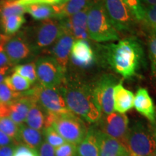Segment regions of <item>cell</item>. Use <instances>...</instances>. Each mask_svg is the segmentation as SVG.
Segmentation results:
<instances>
[{
  "label": "cell",
  "mask_w": 156,
  "mask_h": 156,
  "mask_svg": "<svg viewBox=\"0 0 156 156\" xmlns=\"http://www.w3.org/2000/svg\"><path fill=\"white\" fill-rule=\"evenodd\" d=\"M87 24L89 38L95 42H111L119 40L118 31L109 20L102 0L94 4L89 9Z\"/></svg>",
  "instance_id": "3957f363"
},
{
  "label": "cell",
  "mask_w": 156,
  "mask_h": 156,
  "mask_svg": "<svg viewBox=\"0 0 156 156\" xmlns=\"http://www.w3.org/2000/svg\"><path fill=\"white\" fill-rule=\"evenodd\" d=\"M11 67V65H7L0 68V84L3 83L5 78L7 77V75L9 73V70H10Z\"/></svg>",
  "instance_id": "60d3db41"
},
{
  "label": "cell",
  "mask_w": 156,
  "mask_h": 156,
  "mask_svg": "<svg viewBox=\"0 0 156 156\" xmlns=\"http://www.w3.org/2000/svg\"><path fill=\"white\" fill-rule=\"evenodd\" d=\"M148 31L156 33V5H142L141 21Z\"/></svg>",
  "instance_id": "83f0119b"
},
{
  "label": "cell",
  "mask_w": 156,
  "mask_h": 156,
  "mask_svg": "<svg viewBox=\"0 0 156 156\" xmlns=\"http://www.w3.org/2000/svg\"><path fill=\"white\" fill-rule=\"evenodd\" d=\"M46 112L36 101L31 105L25 119L26 125L35 129L41 131L44 129Z\"/></svg>",
  "instance_id": "603a6c76"
},
{
  "label": "cell",
  "mask_w": 156,
  "mask_h": 156,
  "mask_svg": "<svg viewBox=\"0 0 156 156\" xmlns=\"http://www.w3.org/2000/svg\"><path fill=\"white\" fill-rule=\"evenodd\" d=\"M0 130L7 134L15 142V145H20V125L8 117H0Z\"/></svg>",
  "instance_id": "4316f807"
},
{
  "label": "cell",
  "mask_w": 156,
  "mask_h": 156,
  "mask_svg": "<svg viewBox=\"0 0 156 156\" xmlns=\"http://www.w3.org/2000/svg\"><path fill=\"white\" fill-rule=\"evenodd\" d=\"M151 127H152V129H153L154 135H155V140H156V122H155V124H151Z\"/></svg>",
  "instance_id": "7bdbcfd3"
},
{
  "label": "cell",
  "mask_w": 156,
  "mask_h": 156,
  "mask_svg": "<svg viewBox=\"0 0 156 156\" xmlns=\"http://www.w3.org/2000/svg\"><path fill=\"white\" fill-rule=\"evenodd\" d=\"M103 133L124 144L129 131V119L124 114H102L95 125Z\"/></svg>",
  "instance_id": "8fae6325"
},
{
  "label": "cell",
  "mask_w": 156,
  "mask_h": 156,
  "mask_svg": "<svg viewBox=\"0 0 156 156\" xmlns=\"http://www.w3.org/2000/svg\"><path fill=\"white\" fill-rule=\"evenodd\" d=\"M43 134L45 138L44 141H46L54 148L59 147L66 142L62 136L52 126L44 129Z\"/></svg>",
  "instance_id": "4dcf8cb0"
},
{
  "label": "cell",
  "mask_w": 156,
  "mask_h": 156,
  "mask_svg": "<svg viewBox=\"0 0 156 156\" xmlns=\"http://www.w3.org/2000/svg\"><path fill=\"white\" fill-rule=\"evenodd\" d=\"M100 47L106 63L125 79L135 77L145 66V51L135 37H128L117 44L110 43Z\"/></svg>",
  "instance_id": "6da1fadb"
},
{
  "label": "cell",
  "mask_w": 156,
  "mask_h": 156,
  "mask_svg": "<svg viewBox=\"0 0 156 156\" xmlns=\"http://www.w3.org/2000/svg\"><path fill=\"white\" fill-rule=\"evenodd\" d=\"M64 31L62 20L51 18L41 21L23 32L35 53L53 45Z\"/></svg>",
  "instance_id": "5b68a950"
},
{
  "label": "cell",
  "mask_w": 156,
  "mask_h": 156,
  "mask_svg": "<svg viewBox=\"0 0 156 156\" xmlns=\"http://www.w3.org/2000/svg\"><path fill=\"white\" fill-rule=\"evenodd\" d=\"M132 14L137 21H141L142 15V5L140 0H124Z\"/></svg>",
  "instance_id": "836d02e7"
},
{
  "label": "cell",
  "mask_w": 156,
  "mask_h": 156,
  "mask_svg": "<svg viewBox=\"0 0 156 156\" xmlns=\"http://www.w3.org/2000/svg\"><path fill=\"white\" fill-rule=\"evenodd\" d=\"M52 127L66 142L79 145L87 134V127L84 121L73 112L55 115Z\"/></svg>",
  "instance_id": "8992f818"
},
{
  "label": "cell",
  "mask_w": 156,
  "mask_h": 156,
  "mask_svg": "<svg viewBox=\"0 0 156 156\" xmlns=\"http://www.w3.org/2000/svg\"><path fill=\"white\" fill-rule=\"evenodd\" d=\"M134 95L133 93L126 89L122 83H117L114 91V109L119 114L126 112L134 107Z\"/></svg>",
  "instance_id": "ffe728a7"
},
{
  "label": "cell",
  "mask_w": 156,
  "mask_h": 156,
  "mask_svg": "<svg viewBox=\"0 0 156 156\" xmlns=\"http://www.w3.org/2000/svg\"><path fill=\"white\" fill-rule=\"evenodd\" d=\"M37 78L40 85L47 87H59L65 73L52 56H42L36 60Z\"/></svg>",
  "instance_id": "9c48e42d"
},
{
  "label": "cell",
  "mask_w": 156,
  "mask_h": 156,
  "mask_svg": "<svg viewBox=\"0 0 156 156\" xmlns=\"http://www.w3.org/2000/svg\"><path fill=\"white\" fill-rule=\"evenodd\" d=\"M22 95L23 93L13 92L4 83L0 84V103H8Z\"/></svg>",
  "instance_id": "1f68e13d"
},
{
  "label": "cell",
  "mask_w": 156,
  "mask_h": 156,
  "mask_svg": "<svg viewBox=\"0 0 156 156\" xmlns=\"http://www.w3.org/2000/svg\"><path fill=\"white\" fill-rule=\"evenodd\" d=\"M0 42L3 45L11 66L26 59L35 53L23 32L14 36L2 34Z\"/></svg>",
  "instance_id": "30bf717a"
},
{
  "label": "cell",
  "mask_w": 156,
  "mask_h": 156,
  "mask_svg": "<svg viewBox=\"0 0 156 156\" xmlns=\"http://www.w3.org/2000/svg\"><path fill=\"white\" fill-rule=\"evenodd\" d=\"M77 156H100L95 126H90L83 141L77 145Z\"/></svg>",
  "instance_id": "44dd1931"
},
{
  "label": "cell",
  "mask_w": 156,
  "mask_h": 156,
  "mask_svg": "<svg viewBox=\"0 0 156 156\" xmlns=\"http://www.w3.org/2000/svg\"><path fill=\"white\" fill-rule=\"evenodd\" d=\"M75 41L73 35L68 31L64 30L61 36L51 46V48L50 52L52 57L57 62L64 72L67 70L71 49Z\"/></svg>",
  "instance_id": "5bb4252c"
},
{
  "label": "cell",
  "mask_w": 156,
  "mask_h": 156,
  "mask_svg": "<svg viewBox=\"0 0 156 156\" xmlns=\"http://www.w3.org/2000/svg\"><path fill=\"white\" fill-rule=\"evenodd\" d=\"M7 65H11V64H9L8 57H7V54L4 50L3 45L0 42V68Z\"/></svg>",
  "instance_id": "74e56055"
},
{
  "label": "cell",
  "mask_w": 156,
  "mask_h": 156,
  "mask_svg": "<svg viewBox=\"0 0 156 156\" xmlns=\"http://www.w3.org/2000/svg\"><path fill=\"white\" fill-rule=\"evenodd\" d=\"M88 11L89 9H84L69 17L60 19L64 30L73 35L75 41H86L89 38L87 24Z\"/></svg>",
  "instance_id": "2e32d148"
},
{
  "label": "cell",
  "mask_w": 156,
  "mask_h": 156,
  "mask_svg": "<svg viewBox=\"0 0 156 156\" xmlns=\"http://www.w3.org/2000/svg\"><path fill=\"white\" fill-rule=\"evenodd\" d=\"M60 2H61V0H28V1L24 2H22V3H18V4L22 5H30V4L39 3V4H46V5H59Z\"/></svg>",
  "instance_id": "8d00e7d4"
},
{
  "label": "cell",
  "mask_w": 156,
  "mask_h": 156,
  "mask_svg": "<svg viewBox=\"0 0 156 156\" xmlns=\"http://www.w3.org/2000/svg\"><path fill=\"white\" fill-rule=\"evenodd\" d=\"M44 134L40 130L35 129L26 124H20L19 141L29 148L38 151L43 142Z\"/></svg>",
  "instance_id": "7402d4cb"
},
{
  "label": "cell",
  "mask_w": 156,
  "mask_h": 156,
  "mask_svg": "<svg viewBox=\"0 0 156 156\" xmlns=\"http://www.w3.org/2000/svg\"><path fill=\"white\" fill-rule=\"evenodd\" d=\"M124 145L129 156H153L156 151V140L151 125L134 122L129 128Z\"/></svg>",
  "instance_id": "277c9868"
},
{
  "label": "cell",
  "mask_w": 156,
  "mask_h": 156,
  "mask_svg": "<svg viewBox=\"0 0 156 156\" xmlns=\"http://www.w3.org/2000/svg\"><path fill=\"white\" fill-rule=\"evenodd\" d=\"M26 12L36 20H44L56 18V12L53 5L46 4H30L25 5Z\"/></svg>",
  "instance_id": "cb8c5ba5"
},
{
  "label": "cell",
  "mask_w": 156,
  "mask_h": 156,
  "mask_svg": "<svg viewBox=\"0 0 156 156\" xmlns=\"http://www.w3.org/2000/svg\"><path fill=\"white\" fill-rule=\"evenodd\" d=\"M147 53L152 77L156 80V33L148 31Z\"/></svg>",
  "instance_id": "f1b7e54d"
},
{
  "label": "cell",
  "mask_w": 156,
  "mask_h": 156,
  "mask_svg": "<svg viewBox=\"0 0 156 156\" xmlns=\"http://www.w3.org/2000/svg\"><path fill=\"white\" fill-rule=\"evenodd\" d=\"M153 156H156V151H155V153H154V154L153 155Z\"/></svg>",
  "instance_id": "f6af8a7d"
},
{
  "label": "cell",
  "mask_w": 156,
  "mask_h": 156,
  "mask_svg": "<svg viewBox=\"0 0 156 156\" xmlns=\"http://www.w3.org/2000/svg\"><path fill=\"white\" fill-rule=\"evenodd\" d=\"M38 151L39 156H55L54 148L46 141H43Z\"/></svg>",
  "instance_id": "d590c367"
},
{
  "label": "cell",
  "mask_w": 156,
  "mask_h": 156,
  "mask_svg": "<svg viewBox=\"0 0 156 156\" xmlns=\"http://www.w3.org/2000/svg\"><path fill=\"white\" fill-rule=\"evenodd\" d=\"M100 0H68L62 5H53L56 12V18L69 17L84 9H90Z\"/></svg>",
  "instance_id": "d6986e66"
},
{
  "label": "cell",
  "mask_w": 156,
  "mask_h": 156,
  "mask_svg": "<svg viewBox=\"0 0 156 156\" xmlns=\"http://www.w3.org/2000/svg\"><path fill=\"white\" fill-rule=\"evenodd\" d=\"M14 73L19 74L22 77L26 78L31 83H35L38 80L35 62H30V63L18 64V65L15 66Z\"/></svg>",
  "instance_id": "f546056e"
},
{
  "label": "cell",
  "mask_w": 156,
  "mask_h": 156,
  "mask_svg": "<svg viewBox=\"0 0 156 156\" xmlns=\"http://www.w3.org/2000/svg\"><path fill=\"white\" fill-rule=\"evenodd\" d=\"M105 10L117 31L134 33L136 20L124 0H102Z\"/></svg>",
  "instance_id": "ba28073f"
},
{
  "label": "cell",
  "mask_w": 156,
  "mask_h": 156,
  "mask_svg": "<svg viewBox=\"0 0 156 156\" xmlns=\"http://www.w3.org/2000/svg\"><path fill=\"white\" fill-rule=\"evenodd\" d=\"M69 58L75 67L86 69L94 64L96 55L86 41L76 40L72 47Z\"/></svg>",
  "instance_id": "9a60e30c"
},
{
  "label": "cell",
  "mask_w": 156,
  "mask_h": 156,
  "mask_svg": "<svg viewBox=\"0 0 156 156\" xmlns=\"http://www.w3.org/2000/svg\"><path fill=\"white\" fill-rule=\"evenodd\" d=\"M25 94L30 95L47 112L56 115L71 112L59 87H47L39 84Z\"/></svg>",
  "instance_id": "52a82bcc"
},
{
  "label": "cell",
  "mask_w": 156,
  "mask_h": 156,
  "mask_svg": "<svg viewBox=\"0 0 156 156\" xmlns=\"http://www.w3.org/2000/svg\"><path fill=\"white\" fill-rule=\"evenodd\" d=\"M117 84L116 78L112 75H104L93 87L95 100L102 114L114 112V91Z\"/></svg>",
  "instance_id": "7c38bea8"
},
{
  "label": "cell",
  "mask_w": 156,
  "mask_h": 156,
  "mask_svg": "<svg viewBox=\"0 0 156 156\" xmlns=\"http://www.w3.org/2000/svg\"><path fill=\"white\" fill-rule=\"evenodd\" d=\"M96 127V126H95ZM97 129L100 156H128L129 153L124 144L103 133Z\"/></svg>",
  "instance_id": "ac0fdd59"
},
{
  "label": "cell",
  "mask_w": 156,
  "mask_h": 156,
  "mask_svg": "<svg viewBox=\"0 0 156 156\" xmlns=\"http://www.w3.org/2000/svg\"><path fill=\"white\" fill-rule=\"evenodd\" d=\"M25 23L24 15H12L1 19V23L5 35L11 36L16 34Z\"/></svg>",
  "instance_id": "484cf974"
},
{
  "label": "cell",
  "mask_w": 156,
  "mask_h": 156,
  "mask_svg": "<svg viewBox=\"0 0 156 156\" xmlns=\"http://www.w3.org/2000/svg\"><path fill=\"white\" fill-rule=\"evenodd\" d=\"M13 156H39L38 151L29 148L25 145H17L15 147Z\"/></svg>",
  "instance_id": "e575fe53"
},
{
  "label": "cell",
  "mask_w": 156,
  "mask_h": 156,
  "mask_svg": "<svg viewBox=\"0 0 156 156\" xmlns=\"http://www.w3.org/2000/svg\"><path fill=\"white\" fill-rule=\"evenodd\" d=\"M55 156H77V145L66 142L54 149Z\"/></svg>",
  "instance_id": "d6a6232c"
},
{
  "label": "cell",
  "mask_w": 156,
  "mask_h": 156,
  "mask_svg": "<svg viewBox=\"0 0 156 156\" xmlns=\"http://www.w3.org/2000/svg\"><path fill=\"white\" fill-rule=\"evenodd\" d=\"M11 90L15 93H22L30 89L32 83L26 78L22 77L19 74L14 73L7 76L3 82Z\"/></svg>",
  "instance_id": "d4e9b609"
},
{
  "label": "cell",
  "mask_w": 156,
  "mask_h": 156,
  "mask_svg": "<svg viewBox=\"0 0 156 156\" xmlns=\"http://www.w3.org/2000/svg\"><path fill=\"white\" fill-rule=\"evenodd\" d=\"M34 99L30 95L23 94L8 103H0V117H8L17 124H22Z\"/></svg>",
  "instance_id": "4fadbf2b"
},
{
  "label": "cell",
  "mask_w": 156,
  "mask_h": 156,
  "mask_svg": "<svg viewBox=\"0 0 156 156\" xmlns=\"http://www.w3.org/2000/svg\"><path fill=\"white\" fill-rule=\"evenodd\" d=\"M134 108L140 114L151 123L156 122V110L154 102L147 90L140 87L137 90L134 98Z\"/></svg>",
  "instance_id": "e0dca14e"
},
{
  "label": "cell",
  "mask_w": 156,
  "mask_h": 156,
  "mask_svg": "<svg viewBox=\"0 0 156 156\" xmlns=\"http://www.w3.org/2000/svg\"><path fill=\"white\" fill-rule=\"evenodd\" d=\"M68 1V0H61V2H60L59 5H62V4L67 2Z\"/></svg>",
  "instance_id": "ee69618b"
},
{
  "label": "cell",
  "mask_w": 156,
  "mask_h": 156,
  "mask_svg": "<svg viewBox=\"0 0 156 156\" xmlns=\"http://www.w3.org/2000/svg\"><path fill=\"white\" fill-rule=\"evenodd\" d=\"M1 35H2V34H0V38H1Z\"/></svg>",
  "instance_id": "bcb514c9"
},
{
  "label": "cell",
  "mask_w": 156,
  "mask_h": 156,
  "mask_svg": "<svg viewBox=\"0 0 156 156\" xmlns=\"http://www.w3.org/2000/svg\"><path fill=\"white\" fill-rule=\"evenodd\" d=\"M59 89L70 112L90 124L100 119L102 113L93 87L78 80H65L64 78Z\"/></svg>",
  "instance_id": "7a4b0ae2"
},
{
  "label": "cell",
  "mask_w": 156,
  "mask_h": 156,
  "mask_svg": "<svg viewBox=\"0 0 156 156\" xmlns=\"http://www.w3.org/2000/svg\"><path fill=\"white\" fill-rule=\"evenodd\" d=\"M6 145H16L15 142L9 138L7 134L0 130V146Z\"/></svg>",
  "instance_id": "ab89813d"
},
{
  "label": "cell",
  "mask_w": 156,
  "mask_h": 156,
  "mask_svg": "<svg viewBox=\"0 0 156 156\" xmlns=\"http://www.w3.org/2000/svg\"><path fill=\"white\" fill-rule=\"evenodd\" d=\"M140 3L143 6L156 5V0H140Z\"/></svg>",
  "instance_id": "b9f144b4"
},
{
  "label": "cell",
  "mask_w": 156,
  "mask_h": 156,
  "mask_svg": "<svg viewBox=\"0 0 156 156\" xmlns=\"http://www.w3.org/2000/svg\"><path fill=\"white\" fill-rule=\"evenodd\" d=\"M15 145L0 146V156H13Z\"/></svg>",
  "instance_id": "f35d334b"
},
{
  "label": "cell",
  "mask_w": 156,
  "mask_h": 156,
  "mask_svg": "<svg viewBox=\"0 0 156 156\" xmlns=\"http://www.w3.org/2000/svg\"><path fill=\"white\" fill-rule=\"evenodd\" d=\"M128 156H129V155H128Z\"/></svg>",
  "instance_id": "7dc6e473"
}]
</instances>
